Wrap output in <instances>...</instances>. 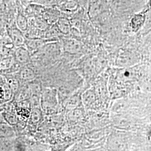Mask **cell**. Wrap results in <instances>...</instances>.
<instances>
[{"label":"cell","instance_id":"obj_6","mask_svg":"<svg viewBox=\"0 0 151 151\" xmlns=\"http://www.w3.org/2000/svg\"><path fill=\"white\" fill-rule=\"evenodd\" d=\"M150 9H151V0H149L147 4V9L145 10L148 11Z\"/></svg>","mask_w":151,"mask_h":151},{"label":"cell","instance_id":"obj_3","mask_svg":"<svg viewBox=\"0 0 151 151\" xmlns=\"http://www.w3.org/2000/svg\"><path fill=\"white\" fill-rule=\"evenodd\" d=\"M16 58L21 63H25L29 60V53L25 49L20 47L15 52Z\"/></svg>","mask_w":151,"mask_h":151},{"label":"cell","instance_id":"obj_5","mask_svg":"<svg viewBox=\"0 0 151 151\" xmlns=\"http://www.w3.org/2000/svg\"><path fill=\"white\" fill-rule=\"evenodd\" d=\"M17 25L20 29H21L22 30H25L27 29V20L25 19V17H24V16L20 15L17 17Z\"/></svg>","mask_w":151,"mask_h":151},{"label":"cell","instance_id":"obj_2","mask_svg":"<svg viewBox=\"0 0 151 151\" xmlns=\"http://www.w3.org/2000/svg\"><path fill=\"white\" fill-rule=\"evenodd\" d=\"M10 36L12 42L16 45H21L24 42L22 32L17 28L11 29Z\"/></svg>","mask_w":151,"mask_h":151},{"label":"cell","instance_id":"obj_4","mask_svg":"<svg viewBox=\"0 0 151 151\" xmlns=\"http://www.w3.org/2000/svg\"><path fill=\"white\" fill-rule=\"evenodd\" d=\"M58 27L61 32L67 34L70 30V22L67 19L60 18L58 22Z\"/></svg>","mask_w":151,"mask_h":151},{"label":"cell","instance_id":"obj_1","mask_svg":"<svg viewBox=\"0 0 151 151\" xmlns=\"http://www.w3.org/2000/svg\"><path fill=\"white\" fill-rule=\"evenodd\" d=\"M147 11L146 10L141 11L135 14L132 18L130 21V25L134 32L139 30L143 25L146 21Z\"/></svg>","mask_w":151,"mask_h":151}]
</instances>
